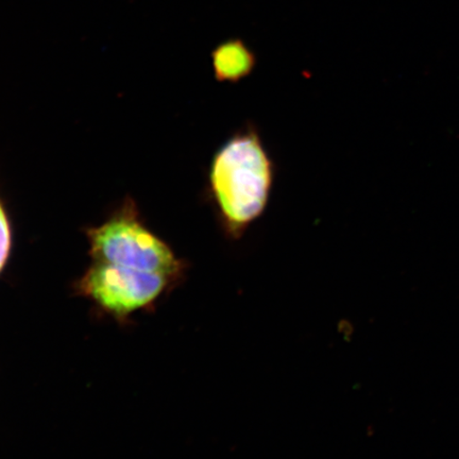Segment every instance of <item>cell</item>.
I'll return each instance as SVG.
<instances>
[{
    "label": "cell",
    "instance_id": "4",
    "mask_svg": "<svg viewBox=\"0 0 459 459\" xmlns=\"http://www.w3.org/2000/svg\"><path fill=\"white\" fill-rule=\"evenodd\" d=\"M212 66L217 82L237 84L255 72L257 57L243 39H230L212 51Z\"/></svg>",
    "mask_w": 459,
    "mask_h": 459
},
{
    "label": "cell",
    "instance_id": "3",
    "mask_svg": "<svg viewBox=\"0 0 459 459\" xmlns=\"http://www.w3.org/2000/svg\"><path fill=\"white\" fill-rule=\"evenodd\" d=\"M174 282L164 274L95 262L82 285L85 294L100 307L126 315L156 300Z\"/></svg>",
    "mask_w": 459,
    "mask_h": 459
},
{
    "label": "cell",
    "instance_id": "5",
    "mask_svg": "<svg viewBox=\"0 0 459 459\" xmlns=\"http://www.w3.org/2000/svg\"><path fill=\"white\" fill-rule=\"evenodd\" d=\"M11 246V232L7 216L2 204H0V272H2L9 256Z\"/></svg>",
    "mask_w": 459,
    "mask_h": 459
},
{
    "label": "cell",
    "instance_id": "1",
    "mask_svg": "<svg viewBox=\"0 0 459 459\" xmlns=\"http://www.w3.org/2000/svg\"><path fill=\"white\" fill-rule=\"evenodd\" d=\"M275 175L277 165L255 123L247 122L217 149L204 197L226 238L239 240L265 214Z\"/></svg>",
    "mask_w": 459,
    "mask_h": 459
},
{
    "label": "cell",
    "instance_id": "2",
    "mask_svg": "<svg viewBox=\"0 0 459 459\" xmlns=\"http://www.w3.org/2000/svg\"><path fill=\"white\" fill-rule=\"evenodd\" d=\"M94 262L164 274L178 281L185 263L168 244L149 232L129 209L89 233Z\"/></svg>",
    "mask_w": 459,
    "mask_h": 459
}]
</instances>
